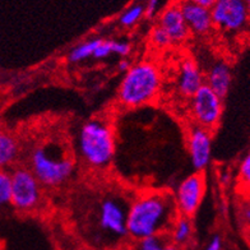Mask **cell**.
Wrapping results in <instances>:
<instances>
[{
    "mask_svg": "<svg viewBox=\"0 0 250 250\" xmlns=\"http://www.w3.org/2000/svg\"><path fill=\"white\" fill-rule=\"evenodd\" d=\"M112 45H114L112 40H101L99 46L96 47L93 58L95 59H105V58H109L111 54H114L112 53Z\"/></svg>",
    "mask_w": 250,
    "mask_h": 250,
    "instance_id": "22",
    "label": "cell"
},
{
    "mask_svg": "<svg viewBox=\"0 0 250 250\" xmlns=\"http://www.w3.org/2000/svg\"><path fill=\"white\" fill-rule=\"evenodd\" d=\"M188 1H191V3L197 4L199 7L206 8V9H211L213 7V4L216 3V0H188Z\"/></svg>",
    "mask_w": 250,
    "mask_h": 250,
    "instance_id": "27",
    "label": "cell"
},
{
    "mask_svg": "<svg viewBox=\"0 0 250 250\" xmlns=\"http://www.w3.org/2000/svg\"><path fill=\"white\" fill-rule=\"evenodd\" d=\"M167 236L170 243L176 247H187L193 237V224H191L190 217L179 214L178 217L175 218Z\"/></svg>",
    "mask_w": 250,
    "mask_h": 250,
    "instance_id": "15",
    "label": "cell"
},
{
    "mask_svg": "<svg viewBox=\"0 0 250 250\" xmlns=\"http://www.w3.org/2000/svg\"><path fill=\"white\" fill-rule=\"evenodd\" d=\"M12 197V178L7 170H0V207L10 204Z\"/></svg>",
    "mask_w": 250,
    "mask_h": 250,
    "instance_id": "19",
    "label": "cell"
},
{
    "mask_svg": "<svg viewBox=\"0 0 250 250\" xmlns=\"http://www.w3.org/2000/svg\"><path fill=\"white\" fill-rule=\"evenodd\" d=\"M178 4L189 31L197 35H207L213 28L211 10L188 0H181Z\"/></svg>",
    "mask_w": 250,
    "mask_h": 250,
    "instance_id": "11",
    "label": "cell"
},
{
    "mask_svg": "<svg viewBox=\"0 0 250 250\" xmlns=\"http://www.w3.org/2000/svg\"><path fill=\"white\" fill-rule=\"evenodd\" d=\"M190 112L195 125L212 132L224 114V100L206 84L190 97Z\"/></svg>",
    "mask_w": 250,
    "mask_h": 250,
    "instance_id": "7",
    "label": "cell"
},
{
    "mask_svg": "<svg viewBox=\"0 0 250 250\" xmlns=\"http://www.w3.org/2000/svg\"><path fill=\"white\" fill-rule=\"evenodd\" d=\"M130 43L126 42V41H114V45H112V53L116 54V55L125 58L130 54Z\"/></svg>",
    "mask_w": 250,
    "mask_h": 250,
    "instance_id": "23",
    "label": "cell"
},
{
    "mask_svg": "<svg viewBox=\"0 0 250 250\" xmlns=\"http://www.w3.org/2000/svg\"><path fill=\"white\" fill-rule=\"evenodd\" d=\"M157 5L158 0H147V4H146L145 8V14L148 20L155 17L156 12H157Z\"/></svg>",
    "mask_w": 250,
    "mask_h": 250,
    "instance_id": "25",
    "label": "cell"
},
{
    "mask_svg": "<svg viewBox=\"0 0 250 250\" xmlns=\"http://www.w3.org/2000/svg\"><path fill=\"white\" fill-rule=\"evenodd\" d=\"M240 178L245 184H249L250 181V156L248 153L245 157L243 158V161L240 164Z\"/></svg>",
    "mask_w": 250,
    "mask_h": 250,
    "instance_id": "24",
    "label": "cell"
},
{
    "mask_svg": "<svg viewBox=\"0 0 250 250\" xmlns=\"http://www.w3.org/2000/svg\"><path fill=\"white\" fill-rule=\"evenodd\" d=\"M130 62L129 60H122V62H119V72H122V73H126L128 72L129 69H130Z\"/></svg>",
    "mask_w": 250,
    "mask_h": 250,
    "instance_id": "28",
    "label": "cell"
},
{
    "mask_svg": "<svg viewBox=\"0 0 250 250\" xmlns=\"http://www.w3.org/2000/svg\"><path fill=\"white\" fill-rule=\"evenodd\" d=\"M129 203L119 195H109L100 202L96 213V225L101 234L109 239L128 236L126 214Z\"/></svg>",
    "mask_w": 250,
    "mask_h": 250,
    "instance_id": "5",
    "label": "cell"
},
{
    "mask_svg": "<svg viewBox=\"0 0 250 250\" xmlns=\"http://www.w3.org/2000/svg\"><path fill=\"white\" fill-rule=\"evenodd\" d=\"M145 14V7L141 5V4H137V5H133V7L129 8L126 12L120 18V23L124 27H132L134 26L142 17Z\"/></svg>",
    "mask_w": 250,
    "mask_h": 250,
    "instance_id": "20",
    "label": "cell"
},
{
    "mask_svg": "<svg viewBox=\"0 0 250 250\" xmlns=\"http://www.w3.org/2000/svg\"><path fill=\"white\" fill-rule=\"evenodd\" d=\"M188 152L195 172H202L209 166L212 157V132L194 125L188 134Z\"/></svg>",
    "mask_w": 250,
    "mask_h": 250,
    "instance_id": "10",
    "label": "cell"
},
{
    "mask_svg": "<svg viewBox=\"0 0 250 250\" xmlns=\"http://www.w3.org/2000/svg\"><path fill=\"white\" fill-rule=\"evenodd\" d=\"M100 42H101V39H93L81 42L76 47H73L72 51L69 53V56H68V60L70 62H81L83 60L93 58L96 47L99 46Z\"/></svg>",
    "mask_w": 250,
    "mask_h": 250,
    "instance_id": "17",
    "label": "cell"
},
{
    "mask_svg": "<svg viewBox=\"0 0 250 250\" xmlns=\"http://www.w3.org/2000/svg\"><path fill=\"white\" fill-rule=\"evenodd\" d=\"M164 250H184V249H183V248H180V247H176V245H174V244L170 243L167 247L165 248Z\"/></svg>",
    "mask_w": 250,
    "mask_h": 250,
    "instance_id": "29",
    "label": "cell"
},
{
    "mask_svg": "<svg viewBox=\"0 0 250 250\" xmlns=\"http://www.w3.org/2000/svg\"><path fill=\"white\" fill-rule=\"evenodd\" d=\"M20 155V145L16 137L0 130V170H5L13 165Z\"/></svg>",
    "mask_w": 250,
    "mask_h": 250,
    "instance_id": "16",
    "label": "cell"
},
{
    "mask_svg": "<svg viewBox=\"0 0 250 250\" xmlns=\"http://www.w3.org/2000/svg\"><path fill=\"white\" fill-rule=\"evenodd\" d=\"M12 197L10 204L20 212H32L39 207L42 190L30 168L18 167L12 174Z\"/></svg>",
    "mask_w": 250,
    "mask_h": 250,
    "instance_id": "6",
    "label": "cell"
},
{
    "mask_svg": "<svg viewBox=\"0 0 250 250\" xmlns=\"http://www.w3.org/2000/svg\"><path fill=\"white\" fill-rule=\"evenodd\" d=\"M76 161L69 152L56 142L37 146L30 155V171L41 185L54 188L72 178Z\"/></svg>",
    "mask_w": 250,
    "mask_h": 250,
    "instance_id": "2",
    "label": "cell"
},
{
    "mask_svg": "<svg viewBox=\"0 0 250 250\" xmlns=\"http://www.w3.org/2000/svg\"><path fill=\"white\" fill-rule=\"evenodd\" d=\"M79 156L93 168H106L115 156V134L105 120L93 119L81 126L77 141Z\"/></svg>",
    "mask_w": 250,
    "mask_h": 250,
    "instance_id": "4",
    "label": "cell"
},
{
    "mask_svg": "<svg viewBox=\"0 0 250 250\" xmlns=\"http://www.w3.org/2000/svg\"><path fill=\"white\" fill-rule=\"evenodd\" d=\"M170 244L167 234L153 235L137 240L134 250H164Z\"/></svg>",
    "mask_w": 250,
    "mask_h": 250,
    "instance_id": "18",
    "label": "cell"
},
{
    "mask_svg": "<svg viewBox=\"0 0 250 250\" xmlns=\"http://www.w3.org/2000/svg\"><path fill=\"white\" fill-rule=\"evenodd\" d=\"M178 216L174 195L166 191L146 193L129 204L128 236L137 241L153 235L168 234Z\"/></svg>",
    "mask_w": 250,
    "mask_h": 250,
    "instance_id": "1",
    "label": "cell"
},
{
    "mask_svg": "<svg viewBox=\"0 0 250 250\" xmlns=\"http://www.w3.org/2000/svg\"><path fill=\"white\" fill-rule=\"evenodd\" d=\"M161 84V72L155 62H139L125 73L119 87V101L126 107L143 106L157 97Z\"/></svg>",
    "mask_w": 250,
    "mask_h": 250,
    "instance_id": "3",
    "label": "cell"
},
{
    "mask_svg": "<svg viewBox=\"0 0 250 250\" xmlns=\"http://www.w3.org/2000/svg\"><path fill=\"white\" fill-rule=\"evenodd\" d=\"M158 26L167 33L172 42L184 41L189 36V32H190L187 23H185L184 17L181 14L180 7H179L178 3L172 4V5L167 7L162 12Z\"/></svg>",
    "mask_w": 250,
    "mask_h": 250,
    "instance_id": "12",
    "label": "cell"
},
{
    "mask_svg": "<svg viewBox=\"0 0 250 250\" xmlns=\"http://www.w3.org/2000/svg\"><path fill=\"white\" fill-rule=\"evenodd\" d=\"M146 1H147V0H146Z\"/></svg>",
    "mask_w": 250,
    "mask_h": 250,
    "instance_id": "30",
    "label": "cell"
},
{
    "mask_svg": "<svg viewBox=\"0 0 250 250\" xmlns=\"http://www.w3.org/2000/svg\"><path fill=\"white\" fill-rule=\"evenodd\" d=\"M204 84L209 87L218 97L224 100L230 92L231 84H232L231 66L224 60L214 62L209 66L207 76L204 77Z\"/></svg>",
    "mask_w": 250,
    "mask_h": 250,
    "instance_id": "14",
    "label": "cell"
},
{
    "mask_svg": "<svg viewBox=\"0 0 250 250\" xmlns=\"http://www.w3.org/2000/svg\"><path fill=\"white\" fill-rule=\"evenodd\" d=\"M151 40H152V43L157 47H167L168 45H171V40L168 37V35L162 30L161 27L157 26L153 28L151 33Z\"/></svg>",
    "mask_w": 250,
    "mask_h": 250,
    "instance_id": "21",
    "label": "cell"
},
{
    "mask_svg": "<svg viewBox=\"0 0 250 250\" xmlns=\"http://www.w3.org/2000/svg\"><path fill=\"white\" fill-rule=\"evenodd\" d=\"M250 0H216L211 8L213 26L226 33H239L249 22Z\"/></svg>",
    "mask_w": 250,
    "mask_h": 250,
    "instance_id": "8",
    "label": "cell"
},
{
    "mask_svg": "<svg viewBox=\"0 0 250 250\" xmlns=\"http://www.w3.org/2000/svg\"><path fill=\"white\" fill-rule=\"evenodd\" d=\"M204 84V74L197 62L187 59L180 64L178 76V91L181 96L190 99Z\"/></svg>",
    "mask_w": 250,
    "mask_h": 250,
    "instance_id": "13",
    "label": "cell"
},
{
    "mask_svg": "<svg viewBox=\"0 0 250 250\" xmlns=\"http://www.w3.org/2000/svg\"><path fill=\"white\" fill-rule=\"evenodd\" d=\"M222 249V239L221 236L216 235V236L212 237V240L208 243L206 250H221Z\"/></svg>",
    "mask_w": 250,
    "mask_h": 250,
    "instance_id": "26",
    "label": "cell"
},
{
    "mask_svg": "<svg viewBox=\"0 0 250 250\" xmlns=\"http://www.w3.org/2000/svg\"><path fill=\"white\" fill-rule=\"evenodd\" d=\"M206 194V179L202 172H194L181 181L176 188L174 199L179 214L191 217L201 207Z\"/></svg>",
    "mask_w": 250,
    "mask_h": 250,
    "instance_id": "9",
    "label": "cell"
}]
</instances>
